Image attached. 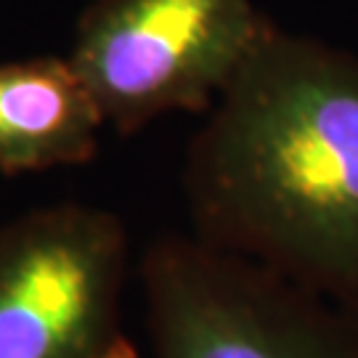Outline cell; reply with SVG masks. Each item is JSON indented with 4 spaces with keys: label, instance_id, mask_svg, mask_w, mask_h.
<instances>
[{
    "label": "cell",
    "instance_id": "obj_2",
    "mask_svg": "<svg viewBox=\"0 0 358 358\" xmlns=\"http://www.w3.org/2000/svg\"><path fill=\"white\" fill-rule=\"evenodd\" d=\"M136 282L152 358H358V313L194 234L154 236Z\"/></svg>",
    "mask_w": 358,
    "mask_h": 358
},
{
    "label": "cell",
    "instance_id": "obj_3",
    "mask_svg": "<svg viewBox=\"0 0 358 358\" xmlns=\"http://www.w3.org/2000/svg\"><path fill=\"white\" fill-rule=\"evenodd\" d=\"M271 27L255 0H96L66 56L106 128L133 136L207 115Z\"/></svg>",
    "mask_w": 358,
    "mask_h": 358
},
{
    "label": "cell",
    "instance_id": "obj_4",
    "mask_svg": "<svg viewBox=\"0 0 358 358\" xmlns=\"http://www.w3.org/2000/svg\"><path fill=\"white\" fill-rule=\"evenodd\" d=\"M128 223L88 202L0 220V358H138L125 324Z\"/></svg>",
    "mask_w": 358,
    "mask_h": 358
},
{
    "label": "cell",
    "instance_id": "obj_1",
    "mask_svg": "<svg viewBox=\"0 0 358 358\" xmlns=\"http://www.w3.org/2000/svg\"><path fill=\"white\" fill-rule=\"evenodd\" d=\"M189 234L358 313V56L271 27L183 154Z\"/></svg>",
    "mask_w": 358,
    "mask_h": 358
},
{
    "label": "cell",
    "instance_id": "obj_5",
    "mask_svg": "<svg viewBox=\"0 0 358 358\" xmlns=\"http://www.w3.org/2000/svg\"><path fill=\"white\" fill-rule=\"evenodd\" d=\"M106 122L69 56L0 64V176L88 165Z\"/></svg>",
    "mask_w": 358,
    "mask_h": 358
}]
</instances>
